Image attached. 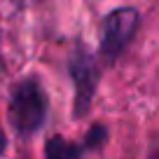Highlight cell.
I'll list each match as a JSON object with an SVG mask.
<instances>
[{
    "instance_id": "obj_1",
    "label": "cell",
    "mask_w": 159,
    "mask_h": 159,
    "mask_svg": "<svg viewBox=\"0 0 159 159\" xmlns=\"http://www.w3.org/2000/svg\"><path fill=\"white\" fill-rule=\"evenodd\" d=\"M10 122L19 136H33L42 129L47 117V96L40 82L24 80L19 82L10 98Z\"/></svg>"
},
{
    "instance_id": "obj_2",
    "label": "cell",
    "mask_w": 159,
    "mask_h": 159,
    "mask_svg": "<svg viewBox=\"0 0 159 159\" xmlns=\"http://www.w3.org/2000/svg\"><path fill=\"white\" fill-rule=\"evenodd\" d=\"M136 28H138V12L134 7H119L105 16L101 28V54L108 63H112L126 49V45L136 35Z\"/></svg>"
},
{
    "instance_id": "obj_3",
    "label": "cell",
    "mask_w": 159,
    "mask_h": 159,
    "mask_svg": "<svg viewBox=\"0 0 159 159\" xmlns=\"http://www.w3.org/2000/svg\"><path fill=\"white\" fill-rule=\"evenodd\" d=\"M70 75L75 82V115L82 117L89 110V103L96 94V82H98V73H96L91 54H87L84 49L75 52L70 61Z\"/></svg>"
},
{
    "instance_id": "obj_4",
    "label": "cell",
    "mask_w": 159,
    "mask_h": 159,
    "mask_svg": "<svg viewBox=\"0 0 159 159\" xmlns=\"http://www.w3.org/2000/svg\"><path fill=\"white\" fill-rule=\"evenodd\" d=\"M82 152H84V148H77V145L68 143L63 138H49L45 145V154L54 159H73V157H80Z\"/></svg>"
},
{
    "instance_id": "obj_5",
    "label": "cell",
    "mask_w": 159,
    "mask_h": 159,
    "mask_svg": "<svg viewBox=\"0 0 159 159\" xmlns=\"http://www.w3.org/2000/svg\"><path fill=\"white\" fill-rule=\"evenodd\" d=\"M105 136H108L105 126H101V124L91 126V129H89V134H87V138H84V145H82V148H84V150H94V148H101V145L105 143Z\"/></svg>"
},
{
    "instance_id": "obj_6",
    "label": "cell",
    "mask_w": 159,
    "mask_h": 159,
    "mask_svg": "<svg viewBox=\"0 0 159 159\" xmlns=\"http://www.w3.org/2000/svg\"><path fill=\"white\" fill-rule=\"evenodd\" d=\"M5 148H7V140H5V134H2V129H0V154L5 152Z\"/></svg>"
}]
</instances>
